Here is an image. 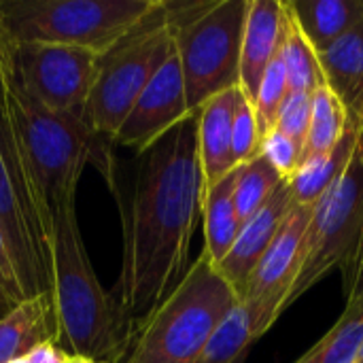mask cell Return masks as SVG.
<instances>
[{"label":"cell","mask_w":363,"mask_h":363,"mask_svg":"<svg viewBox=\"0 0 363 363\" xmlns=\"http://www.w3.org/2000/svg\"><path fill=\"white\" fill-rule=\"evenodd\" d=\"M121 213L123 266L113 294L140 328L191 266V238L202 219L196 113L136 155Z\"/></svg>","instance_id":"cell-1"},{"label":"cell","mask_w":363,"mask_h":363,"mask_svg":"<svg viewBox=\"0 0 363 363\" xmlns=\"http://www.w3.org/2000/svg\"><path fill=\"white\" fill-rule=\"evenodd\" d=\"M0 85L19 155L49 223L55 206L74 200L79 179L87 164H96L113 185L108 155L111 145L98 140L83 123L81 115L55 113L23 87L11 60L9 36L2 28Z\"/></svg>","instance_id":"cell-2"},{"label":"cell","mask_w":363,"mask_h":363,"mask_svg":"<svg viewBox=\"0 0 363 363\" xmlns=\"http://www.w3.org/2000/svg\"><path fill=\"white\" fill-rule=\"evenodd\" d=\"M53 298L60 321L57 349L66 355L119 363L132 351L138 325L115 294L102 289L77 221L74 200L51 211Z\"/></svg>","instance_id":"cell-3"},{"label":"cell","mask_w":363,"mask_h":363,"mask_svg":"<svg viewBox=\"0 0 363 363\" xmlns=\"http://www.w3.org/2000/svg\"><path fill=\"white\" fill-rule=\"evenodd\" d=\"M236 302L238 296L202 251L181 283L140 323L125 363H196Z\"/></svg>","instance_id":"cell-4"},{"label":"cell","mask_w":363,"mask_h":363,"mask_svg":"<svg viewBox=\"0 0 363 363\" xmlns=\"http://www.w3.org/2000/svg\"><path fill=\"white\" fill-rule=\"evenodd\" d=\"M162 0H0V28L15 43H49L108 53Z\"/></svg>","instance_id":"cell-5"},{"label":"cell","mask_w":363,"mask_h":363,"mask_svg":"<svg viewBox=\"0 0 363 363\" xmlns=\"http://www.w3.org/2000/svg\"><path fill=\"white\" fill-rule=\"evenodd\" d=\"M245 15L247 0L164 2L191 113L238 87Z\"/></svg>","instance_id":"cell-6"},{"label":"cell","mask_w":363,"mask_h":363,"mask_svg":"<svg viewBox=\"0 0 363 363\" xmlns=\"http://www.w3.org/2000/svg\"><path fill=\"white\" fill-rule=\"evenodd\" d=\"M172 49L174 40L162 0V6L140 28L100 57L94 87L81 113L83 123L98 140L113 145L123 119Z\"/></svg>","instance_id":"cell-7"},{"label":"cell","mask_w":363,"mask_h":363,"mask_svg":"<svg viewBox=\"0 0 363 363\" xmlns=\"http://www.w3.org/2000/svg\"><path fill=\"white\" fill-rule=\"evenodd\" d=\"M363 223V162L353 155L345 174L313 204L302 266L285 308L351 257Z\"/></svg>","instance_id":"cell-8"},{"label":"cell","mask_w":363,"mask_h":363,"mask_svg":"<svg viewBox=\"0 0 363 363\" xmlns=\"http://www.w3.org/2000/svg\"><path fill=\"white\" fill-rule=\"evenodd\" d=\"M9 47L17 77L40 104L55 113H83L102 55L81 47L11 38Z\"/></svg>","instance_id":"cell-9"},{"label":"cell","mask_w":363,"mask_h":363,"mask_svg":"<svg viewBox=\"0 0 363 363\" xmlns=\"http://www.w3.org/2000/svg\"><path fill=\"white\" fill-rule=\"evenodd\" d=\"M311 215L313 206L296 204L289 211L238 300L251 317L255 338H262L285 311L287 296L302 266Z\"/></svg>","instance_id":"cell-10"},{"label":"cell","mask_w":363,"mask_h":363,"mask_svg":"<svg viewBox=\"0 0 363 363\" xmlns=\"http://www.w3.org/2000/svg\"><path fill=\"white\" fill-rule=\"evenodd\" d=\"M189 115L194 113L187 106L181 64L177 51L172 49L123 119L113 145L132 149L136 155H140Z\"/></svg>","instance_id":"cell-11"},{"label":"cell","mask_w":363,"mask_h":363,"mask_svg":"<svg viewBox=\"0 0 363 363\" xmlns=\"http://www.w3.org/2000/svg\"><path fill=\"white\" fill-rule=\"evenodd\" d=\"M0 230L11 249L26 298L53 291V259L38 240L0 155Z\"/></svg>","instance_id":"cell-12"},{"label":"cell","mask_w":363,"mask_h":363,"mask_svg":"<svg viewBox=\"0 0 363 363\" xmlns=\"http://www.w3.org/2000/svg\"><path fill=\"white\" fill-rule=\"evenodd\" d=\"M294 206H296V202L291 196L289 179H283L277 185V189L272 191V196L268 198V202L247 223L240 225V232H238L230 253L221 259V264L215 266L217 272L225 279V283L234 289L238 300H240L255 266L259 264V259L272 245L277 232L281 230L285 217L289 215V211Z\"/></svg>","instance_id":"cell-13"},{"label":"cell","mask_w":363,"mask_h":363,"mask_svg":"<svg viewBox=\"0 0 363 363\" xmlns=\"http://www.w3.org/2000/svg\"><path fill=\"white\" fill-rule=\"evenodd\" d=\"M285 2L279 0H247V15L240 43L238 89L253 102L262 77L270 62L279 55L283 38Z\"/></svg>","instance_id":"cell-14"},{"label":"cell","mask_w":363,"mask_h":363,"mask_svg":"<svg viewBox=\"0 0 363 363\" xmlns=\"http://www.w3.org/2000/svg\"><path fill=\"white\" fill-rule=\"evenodd\" d=\"M62 338L55 298L38 294L13 306L0 319V363H15Z\"/></svg>","instance_id":"cell-15"},{"label":"cell","mask_w":363,"mask_h":363,"mask_svg":"<svg viewBox=\"0 0 363 363\" xmlns=\"http://www.w3.org/2000/svg\"><path fill=\"white\" fill-rule=\"evenodd\" d=\"M238 91V87L225 89L196 111L202 196L236 168L232 155V119Z\"/></svg>","instance_id":"cell-16"},{"label":"cell","mask_w":363,"mask_h":363,"mask_svg":"<svg viewBox=\"0 0 363 363\" xmlns=\"http://www.w3.org/2000/svg\"><path fill=\"white\" fill-rule=\"evenodd\" d=\"M317 57L323 83L340 100L349 123L357 130L363 117V21Z\"/></svg>","instance_id":"cell-17"},{"label":"cell","mask_w":363,"mask_h":363,"mask_svg":"<svg viewBox=\"0 0 363 363\" xmlns=\"http://www.w3.org/2000/svg\"><path fill=\"white\" fill-rule=\"evenodd\" d=\"M285 4L315 53L363 21V0H294Z\"/></svg>","instance_id":"cell-18"},{"label":"cell","mask_w":363,"mask_h":363,"mask_svg":"<svg viewBox=\"0 0 363 363\" xmlns=\"http://www.w3.org/2000/svg\"><path fill=\"white\" fill-rule=\"evenodd\" d=\"M238 166L225 174L219 183H215L202 196V221H204V253L217 266L230 253L238 232L240 221L234 204Z\"/></svg>","instance_id":"cell-19"},{"label":"cell","mask_w":363,"mask_h":363,"mask_svg":"<svg viewBox=\"0 0 363 363\" xmlns=\"http://www.w3.org/2000/svg\"><path fill=\"white\" fill-rule=\"evenodd\" d=\"M357 145V132L349 125L342 140L328 153L304 160L296 174L289 179L294 202L300 206H313L349 168Z\"/></svg>","instance_id":"cell-20"},{"label":"cell","mask_w":363,"mask_h":363,"mask_svg":"<svg viewBox=\"0 0 363 363\" xmlns=\"http://www.w3.org/2000/svg\"><path fill=\"white\" fill-rule=\"evenodd\" d=\"M349 125L351 123L340 100L325 83L319 85L311 94V123L302 147V162L332 151L342 140Z\"/></svg>","instance_id":"cell-21"},{"label":"cell","mask_w":363,"mask_h":363,"mask_svg":"<svg viewBox=\"0 0 363 363\" xmlns=\"http://www.w3.org/2000/svg\"><path fill=\"white\" fill-rule=\"evenodd\" d=\"M281 62L285 66L289 91L313 94L319 85H323V74L319 66V57L311 43L304 38L302 30L294 21L285 4V19H283V38L279 49Z\"/></svg>","instance_id":"cell-22"},{"label":"cell","mask_w":363,"mask_h":363,"mask_svg":"<svg viewBox=\"0 0 363 363\" xmlns=\"http://www.w3.org/2000/svg\"><path fill=\"white\" fill-rule=\"evenodd\" d=\"M363 347V306H347L336 325L296 363H357Z\"/></svg>","instance_id":"cell-23"},{"label":"cell","mask_w":363,"mask_h":363,"mask_svg":"<svg viewBox=\"0 0 363 363\" xmlns=\"http://www.w3.org/2000/svg\"><path fill=\"white\" fill-rule=\"evenodd\" d=\"M255 340L251 317L247 308L236 302L211 334L196 363H238Z\"/></svg>","instance_id":"cell-24"},{"label":"cell","mask_w":363,"mask_h":363,"mask_svg":"<svg viewBox=\"0 0 363 363\" xmlns=\"http://www.w3.org/2000/svg\"><path fill=\"white\" fill-rule=\"evenodd\" d=\"M281 181V174L270 166V162L262 153L249 160L247 164L238 166L234 204L240 225L247 223L268 202V198Z\"/></svg>","instance_id":"cell-25"},{"label":"cell","mask_w":363,"mask_h":363,"mask_svg":"<svg viewBox=\"0 0 363 363\" xmlns=\"http://www.w3.org/2000/svg\"><path fill=\"white\" fill-rule=\"evenodd\" d=\"M287 94H289V83H287L285 66L281 62V55H277L270 62V66L266 68V72L262 77V83L257 87L255 100H253V108H255V115H257L262 138L268 132L274 130L279 111H281Z\"/></svg>","instance_id":"cell-26"},{"label":"cell","mask_w":363,"mask_h":363,"mask_svg":"<svg viewBox=\"0 0 363 363\" xmlns=\"http://www.w3.org/2000/svg\"><path fill=\"white\" fill-rule=\"evenodd\" d=\"M262 147V132L257 123V115L253 102H249L242 91H238L234 119H232V155L236 166L247 164L255 155H259Z\"/></svg>","instance_id":"cell-27"},{"label":"cell","mask_w":363,"mask_h":363,"mask_svg":"<svg viewBox=\"0 0 363 363\" xmlns=\"http://www.w3.org/2000/svg\"><path fill=\"white\" fill-rule=\"evenodd\" d=\"M259 153L270 162L281 179H291L302 162V145L279 130H272L262 138Z\"/></svg>","instance_id":"cell-28"},{"label":"cell","mask_w":363,"mask_h":363,"mask_svg":"<svg viewBox=\"0 0 363 363\" xmlns=\"http://www.w3.org/2000/svg\"><path fill=\"white\" fill-rule=\"evenodd\" d=\"M308 123H311V94L289 91L279 111L274 130L287 134L289 138H294L304 147Z\"/></svg>","instance_id":"cell-29"},{"label":"cell","mask_w":363,"mask_h":363,"mask_svg":"<svg viewBox=\"0 0 363 363\" xmlns=\"http://www.w3.org/2000/svg\"><path fill=\"white\" fill-rule=\"evenodd\" d=\"M0 296L13 306L26 300V294L19 283L17 268H15V262H13V255H11V249L6 245L2 230H0Z\"/></svg>","instance_id":"cell-30"},{"label":"cell","mask_w":363,"mask_h":363,"mask_svg":"<svg viewBox=\"0 0 363 363\" xmlns=\"http://www.w3.org/2000/svg\"><path fill=\"white\" fill-rule=\"evenodd\" d=\"M342 287H345V298L347 306H363V255L342 272Z\"/></svg>","instance_id":"cell-31"},{"label":"cell","mask_w":363,"mask_h":363,"mask_svg":"<svg viewBox=\"0 0 363 363\" xmlns=\"http://www.w3.org/2000/svg\"><path fill=\"white\" fill-rule=\"evenodd\" d=\"M62 351L57 349V347H43V349H38V351H34L32 355H28V357H23V359H19V362L15 363H62Z\"/></svg>","instance_id":"cell-32"},{"label":"cell","mask_w":363,"mask_h":363,"mask_svg":"<svg viewBox=\"0 0 363 363\" xmlns=\"http://www.w3.org/2000/svg\"><path fill=\"white\" fill-rule=\"evenodd\" d=\"M362 255H363V223H362V232H359V238H357V245H355V249H353L351 257L345 262V266H342L340 270H342V272H347L349 268H353V264H355Z\"/></svg>","instance_id":"cell-33"},{"label":"cell","mask_w":363,"mask_h":363,"mask_svg":"<svg viewBox=\"0 0 363 363\" xmlns=\"http://www.w3.org/2000/svg\"><path fill=\"white\" fill-rule=\"evenodd\" d=\"M357 145H355V155L359 157L363 162V117H362V121H359V125H357Z\"/></svg>","instance_id":"cell-34"},{"label":"cell","mask_w":363,"mask_h":363,"mask_svg":"<svg viewBox=\"0 0 363 363\" xmlns=\"http://www.w3.org/2000/svg\"><path fill=\"white\" fill-rule=\"evenodd\" d=\"M62 363H100V362H91V359H85V357H74V355H62Z\"/></svg>","instance_id":"cell-35"},{"label":"cell","mask_w":363,"mask_h":363,"mask_svg":"<svg viewBox=\"0 0 363 363\" xmlns=\"http://www.w3.org/2000/svg\"><path fill=\"white\" fill-rule=\"evenodd\" d=\"M11 308H13V304H11V302H6V300L0 296V319H2V317H4V315L11 311Z\"/></svg>","instance_id":"cell-36"},{"label":"cell","mask_w":363,"mask_h":363,"mask_svg":"<svg viewBox=\"0 0 363 363\" xmlns=\"http://www.w3.org/2000/svg\"><path fill=\"white\" fill-rule=\"evenodd\" d=\"M357 363H363V347H362V353H359V359H357Z\"/></svg>","instance_id":"cell-37"}]
</instances>
